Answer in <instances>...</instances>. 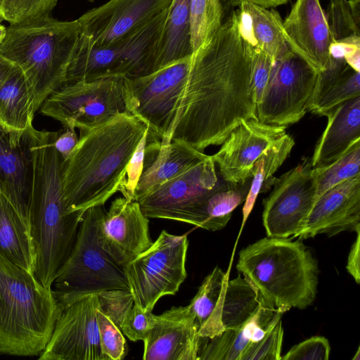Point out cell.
Here are the masks:
<instances>
[{"instance_id": "2", "label": "cell", "mask_w": 360, "mask_h": 360, "mask_svg": "<svg viewBox=\"0 0 360 360\" xmlns=\"http://www.w3.org/2000/svg\"><path fill=\"white\" fill-rule=\"evenodd\" d=\"M31 179L29 228L34 248V275L46 288L68 257L84 212L66 205L63 184L65 160L53 143L57 131L29 129Z\"/></svg>"}, {"instance_id": "15", "label": "cell", "mask_w": 360, "mask_h": 360, "mask_svg": "<svg viewBox=\"0 0 360 360\" xmlns=\"http://www.w3.org/2000/svg\"><path fill=\"white\" fill-rule=\"evenodd\" d=\"M98 293L60 308L40 360H108L103 354L96 317Z\"/></svg>"}, {"instance_id": "4", "label": "cell", "mask_w": 360, "mask_h": 360, "mask_svg": "<svg viewBox=\"0 0 360 360\" xmlns=\"http://www.w3.org/2000/svg\"><path fill=\"white\" fill-rule=\"evenodd\" d=\"M236 269L264 304L283 314L304 309L316 300L318 262L302 240L259 239L239 252Z\"/></svg>"}, {"instance_id": "6", "label": "cell", "mask_w": 360, "mask_h": 360, "mask_svg": "<svg viewBox=\"0 0 360 360\" xmlns=\"http://www.w3.org/2000/svg\"><path fill=\"white\" fill-rule=\"evenodd\" d=\"M60 312L52 288L0 254V354H41Z\"/></svg>"}, {"instance_id": "42", "label": "cell", "mask_w": 360, "mask_h": 360, "mask_svg": "<svg viewBox=\"0 0 360 360\" xmlns=\"http://www.w3.org/2000/svg\"><path fill=\"white\" fill-rule=\"evenodd\" d=\"M328 340L323 336H312L294 345L283 360H327L330 352Z\"/></svg>"}, {"instance_id": "27", "label": "cell", "mask_w": 360, "mask_h": 360, "mask_svg": "<svg viewBox=\"0 0 360 360\" xmlns=\"http://www.w3.org/2000/svg\"><path fill=\"white\" fill-rule=\"evenodd\" d=\"M96 317L103 354L108 360H122L127 353L121 330L124 316L134 305L129 290H112L98 293Z\"/></svg>"}, {"instance_id": "52", "label": "cell", "mask_w": 360, "mask_h": 360, "mask_svg": "<svg viewBox=\"0 0 360 360\" xmlns=\"http://www.w3.org/2000/svg\"><path fill=\"white\" fill-rule=\"evenodd\" d=\"M352 360H360V348L359 347Z\"/></svg>"}, {"instance_id": "49", "label": "cell", "mask_w": 360, "mask_h": 360, "mask_svg": "<svg viewBox=\"0 0 360 360\" xmlns=\"http://www.w3.org/2000/svg\"><path fill=\"white\" fill-rule=\"evenodd\" d=\"M13 63L0 55V84L4 80Z\"/></svg>"}, {"instance_id": "8", "label": "cell", "mask_w": 360, "mask_h": 360, "mask_svg": "<svg viewBox=\"0 0 360 360\" xmlns=\"http://www.w3.org/2000/svg\"><path fill=\"white\" fill-rule=\"evenodd\" d=\"M170 6L146 25L106 47L94 46L80 34L66 83L122 76L131 78L153 72Z\"/></svg>"}, {"instance_id": "47", "label": "cell", "mask_w": 360, "mask_h": 360, "mask_svg": "<svg viewBox=\"0 0 360 360\" xmlns=\"http://www.w3.org/2000/svg\"><path fill=\"white\" fill-rule=\"evenodd\" d=\"M356 239L349 252L346 269L354 281L360 283V229H356Z\"/></svg>"}, {"instance_id": "37", "label": "cell", "mask_w": 360, "mask_h": 360, "mask_svg": "<svg viewBox=\"0 0 360 360\" xmlns=\"http://www.w3.org/2000/svg\"><path fill=\"white\" fill-rule=\"evenodd\" d=\"M360 140L352 143L338 159L332 163L313 168L316 180V200L337 184L360 175Z\"/></svg>"}, {"instance_id": "38", "label": "cell", "mask_w": 360, "mask_h": 360, "mask_svg": "<svg viewBox=\"0 0 360 360\" xmlns=\"http://www.w3.org/2000/svg\"><path fill=\"white\" fill-rule=\"evenodd\" d=\"M58 0H0V21L24 24L51 16Z\"/></svg>"}, {"instance_id": "18", "label": "cell", "mask_w": 360, "mask_h": 360, "mask_svg": "<svg viewBox=\"0 0 360 360\" xmlns=\"http://www.w3.org/2000/svg\"><path fill=\"white\" fill-rule=\"evenodd\" d=\"M285 134V127L263 123L258 120L243 121L231 132L220 149L211 155L221 179L238 184L251 178L258 158Z\"/></svg>"}, {"instance_id": "33", "label": "cell", "mask_w": 360, "mask_h": 360, "mask_svg": "<svg viewBox=\"0 0 360 360\" xmlns=\"http://www.w3.org/2000/svg\"><path fill=\"white\" fill-rule=\"evenodd\" d=\"M295 145L288 134L273 142L258 158L252 170V181L243 207L241 229L248 219L259 193L269 189L274 174L288 157Z\"/></svg>"}, {"instance_id": "24", "label": "cell", "mask_w": 360, "mask_h": 360, "mask_svg": "<svg viewBox=\"0 0 360 360\" xmlns=\"http://www.w3.org/2000/svg\"><path fill=\"white\" fill-rule=\"evenodd\" d=\"M326 127L317 142L311 165H328L360 140V96L349 99L328 112Z\"/></svg>"}, {"instance_id": "43", "label": "cell", "mask_w": 360, "mask_h": 360, "mask_svg": "<svg viewBox=\"0 0 360 360\" xmlns=\"http://www.w3.org/2000/svg\"><path fill=\"white\" fill-rule=\"evenodd\" d=\"M148 131L138 145L126 169L124 177L119 191L125 198L133 200L136 184L141 174Z\"/></svg>"}, {"instance_id": "1", "label": "cell", "mask_w": 360, "mask_h": 360, "mask_svg": "<svg viewBox=\"0 0 360 360\" xmlns=\"http://www.w3.org/2000/svg\"><path fill=\"white\" fill-rule=\"evenodd\" d=\"M249 120H258L252 44L238 9L193 53L169 139L203 152Z\"/></svg>"}, {"instance_id": "51", "label": "cell", "mask_w": 360, "mask_h": 360, "mask_svg": "<svg viewBox=\"0 0 360 360\" xmlns=\"http://www.w3.org/2000/svg\"><path fill=\"white\" fill-rule=\"evenodd\" d=\"M6 35V27L0 21V44L4 41Z\"/></svg>"}, {"instance_id": "36", "label": "cell", "mask_w": 360, "mask_h": 360, "mask_svg": "<svg viewBox=\"0 0 360 360\" xmlns=\"http://www.w3.org/2000/svg\"><path fill=\"white\" fill-rule=\"evenodd\" d=\"M222 0H191L190 22L193 52L204 46L222 25Z\"/></svg>"}, {"instance_id": "9", "label": "cell", "mask_w": 360, "mask_h": 360, "mask_svg": "<svg viewBox=\"0 0 360 360\" xmlns=\"http://www.w3.org/2000/svg\"><path fill=\"white\" fill-rule=\"evenodd\" d=\"M39 111L64 127L79 132L92 129L128 112L124 77L66 83L44 101Z\"/></svg>"}, {"instance_id": "46", "label": "cell", "mask_w": 360, "mask_h": 360, "mask_svg": "<svg viewBox=\"0 0 360 360\" xmlns=\"http://www.w3.org/2000/svg\"><path fill=\"white\" fill-rule=\"evenodd\" d=\"M77 142L78 138L75 129L64 127L63 129L58 131L53 145L65 161L70 157Z\"/></svg>"}, {"instance_id": "29", "label": "cell", "mask_w": 360, "mask_h": 360, "mask_svg": "<svg viewBox=\"0 0 360 360\" xmlns=\"http://www.w3.org/2000/svg\"><path fill=\"white\" fill-rule=\"evenodd\" d=\"M0 254L32 274L36 257L30 228L0 192Z\"/></svg>"}, {"instance_id": "35", "label": "cell", "mask_w": 360, "mask_h": 360, "mask_svg": "<svg viewBox=\"0 0 360 360\" xmlns=\"http://www.w3.org/2000/svg\"><path fill=\"white\" fill-rule=\"evenodd\" d=\"M251 181L252 177L238 184L227 182L214 191L205 202L193 225L210 231L224 228L233 211L245 202Z\"/></svg>"}, {"instance_id": "50", "label": "cell", "mask_w": 360, "mask_h": 360, "mask_svg": "<svg viewBox=\"0 0 360 360\" xmlns=\"http://www.w3.org/2000/svg\"><path fill=\"white\" fill-rule=\"evenodd\" d=\"M347 3L354 20L360 25V0H347Z\"/></svg>"}, {"instance_id": "32", "label": "cell", "mask_w": 360, "mask_h": 360, "mask_svg": "<svg viewBox=\"0 0 360 360\" xmlns=\"http://www.w3.org/2000/svg\"><path fill=\"white\" fill-rule=\"evenodd\" d=\"M238 6L253 44L275 62L289 48L284 39L283 20L279 13L274 8L247 1Z\"/></svg>"}, {"instance_id": "5", "label": "cell", "mask_w": 360, "mask_h": 360, "mask_svg": "<svg viewBox=\"0 0 360 360\" xmlns=\"http://www.w3.org/2000/svg\"><path fill=\"white\" fill-rule=\"evenodd\" d=\"M79 36L77 19L63 21L49 16L6 27L0 55L22 71L32 92L35 112L65 84Z\"/></svg>"}, {"instance_id": "53", "label": "cell", "mask_w": 360, "mask_h": 360, "mask_svg": "<svg viewBox=\"0 0 360 360\" xmlns=\"http://www.w3.org/2000/svg\"><path fill=\"white\" fill-rule=\"evenodd\" d=\"M89 2H94L95 0H87Z\"/></svg>"}, {"instance_id": "41", "label": "cell", "mask_w": 360, "mask_h": 360, "mask_svg": "<svg viewBox=\"0 0 360 360\" xmlns=\"http://www.w3.org/2000/svg\"><path fill=\"white\" fill-rule=\"evenodd\" d=\"M155 316L152 311H145L134 304L124 317L121 330L131 341H143L154 325Z\"/></svg>"}, {"instance_id": "25", "label": "cell", "mask_w": 360, "mask_h": 360, "mask_svg": "<svg viewBox=\"0 0 360 360\" xmlns=\"http://www.w3.org/2000/svg\"><path fill=\"white\" fill-rule=\"evenodd\" d=\"M360 96V74L344 57L330 54L326 68L318 72L308 111L323 116L338 105Z\"/></svg>"}, {"instance_id": "17", "label": "cell", "mask_w": 360, "mask_h": 360, "mask_svg": "<svg viewBox=\"0 0 360 360\" xmlns=\"http://www.w3.org/2000/svg\"><path fill=\"white\" fill-rule=\"evenodd\" d=\"M97 236L101 246L122 267L153 243L149 218L137 201L124 197L114 200L109 210L101 213Z\"/></svg>"}, {"instance_id": "30", "label": "cell", "mask_w": 360, "mask_h": 360, "mask_svg": "<svg viewBox=\"0 0 360 360\" xmlns=\"http://www.w3.org/2000/svg\"><path fill=\"white\" fill-rule=\"evenodd\" d=\"M229 272L216 266L203 280L188 305L201 338H213L224 331L221 314L222 296Z\"/></svg>"}, {"instance_id": "11", "label": "cell", "mask_w": 360, "mask_h": 360, "mask_svg": "<svg viewBox=\"0 0 360 360\" xmlns=\"http://www.w3.org/2000/svg\"><path fill=\"white\" fill-rule=\"evenodd\" d=\"M192 56L146 75L124 77L128 112L145 123L164 143L171 142Z\"/></svg>"}, {"instance_id": "20", "label": "cell", "mask_w": 360, "mask_h": 360, "mask_svg": "<svg viewBox=\"0 0 360 360\" xmlns=\"http://www.w3.org/2000/svg\"><path fill=\"white\" fill-rule=\"evenodd\" d=\"M360 229V175L332 187L314 202L300 240L319 234L334 236L343 231Z\"/></svg>"}, {"instance_id": "12", "label": "cell", "mask_w": 360, "mask_h": 360, "mask_svg": "<svg viewBox=\"0 0 360 360\" xmlns=\"http://www.w3.org/2000/svg\"><path fill=\"white\" fill-rule=\"evenodd\" d=\"M317 75V71L288 48L273 65L257 105L258 120L285 127L300 121L308 111Z\"/></svg>"}, {"instance_id": "23", "label": "cell", "mask_w": 360, "mask_h": 360, "mask_svg": "<svg viewBox=\"0 0 360 360\" xmlns=\"http://www.w3.org/2000/svg\"><path fill=\"white\" fill-rule=\"evenodd\" d=\"M207 155L182 141L164 143L148 128L143 169L135 188L134 200L138 201Z\"/></svg>"}, {"instance_id": "21", "label": "cell", "mask_w": 360, "mask_h": 360, "mask_svg": "<svg viewBox=\"0 0 360 360\" xmlns=\"http://www.w3.org/2000/svg\"><path fill=\"white\" fill-rule=\"evenodd\" d=\"M202 338L188 305L172 307L155 320L143 340L144 360H198Z\"/></svg>"}, {"instance_id": "44", "label": "cell", "mask_w": 360, "mask_h": 360, "mask_svg": "<svg viewBox=\"0 0 360 360\" xmlns=\"http://www.w3.org/2000/svg\"><path fill=\"white\" fill-rule=\"evenodd\" d=\"M251 40V39H250ZM252 56L253 68V82L255 91L257 105L261 101L263 93L269 82L273 65L271 58L259 48L252 40Z\"/></svg>"}, {"instance_id": "31", "label": "cell", "mask_w": 360, "mask_h": 360, "mask_svg": "<svg viewBox=\"0 0 360 360\" xmlns=\"http://www.w3.org/2000/svg\"><path fill=\"white\" fill-rule=\"evenodd\" d=\"M190 4L191 0H172L158 44L153 72L193 55Z\"/></svg>"}, {"instance_id": "34", "label": "cell", "mask_w": 360, "mask_h": 360, "mask_svg": "<svg viewBox=\"0 0 360 360\" xmlns=\"http://www.w3.org/2000/svg\"><path fill=\"white\" fill-rule=\"evenodd\" d=\"M262 304L252 285L240 274L225 284L221 304V321L225 330L243 327Z\"/></svg>"}, {"instance_id": "16", "label": "cell", "mask_w": 360, "mask_h": 360, "mask_svg": "<svg viewBox=\"0 0 360 360\" xmlns=\"http://www.w3.org/2000/svg\"><path fill=\"white\" fill-rule=\"evenodd\" d=\"M172 2V0H110L77 19L80 34L97 47L111 46L146 25Z\"/></svg>"}, {"instance_id": "40", "label": "cell", "mask_w": 360, "mask_h": 360, "mask_svg": "<svg viewBox=\"0 0 360 360\" xmlns=\"http://www.w3.org/2000/svg\"><path fill=\"white\" fill-rule=\"evenodd\" d=\"M326 16L335 41L352 34L359 35L360 25L353 18L347 0H330Z\"/></svg>"}, {"instance_id": "39", "label": "cell", "mask_w": 360, "mask_h": 360, "mask_svg": "<svg viewBox=\"0 0 360 360\" xmlns=\"http://www.w3.org/2000/svg\"><path fill=\"white\" fill-rule=\"evenodd\" d=\"M281 319L261 340L250 343L243 350L240 360H281L283 338Z\"/></svg>"}, {"instance_id": "13", "label": "cell", "mask_w": 360, "mask_h": 360, "mask_svg": "<svg viewBox=\"0 0 360 360\" xmlns=\"http://www.w3.org/2000/svg\"><path fill=\"white\" fill-rule=\"evenodd\" d=\"M227 182L219 179L211 155L152 190L137 202L150 218L193 225L207 198Z\"/></svg>"}, {"instance_id": "7", "label": "cell", "mask_w": 360, "mask_h": 360, "mask_svg": "<svg viewBox=\"0 0 360 360\" xmlns=\"http://www.w3.org/2000/svg\"><path fill=\"white\" fill-rule=\"evenodd\" d=\"M103 205L85 212L74 246L53 283L60 308L91 294L112 290H129L124 268L101 246L97 224Z\"/></svg>"}, {"instance_id": "14", "label": "cell", "mask_w": 360, "mask_h": 360, "mask_svg": "<svg viewBox=\"0 0 360 360\" xmlns=\"http://www.w3.org/2000/svg\"><path fill=\"white\" fill-rule=\"evenodd\" d=\"M263 200L262 222L267 237L295 238L304 228L315 202L316 180L311 161L305 160L279 178Z\"/></svg>"}, {"instance_id": "48", "label": "cell", "mask_w": 360, "mask_h": 360, "mask_svg": "<svg viewBox=\"0 0 360 360\" xmlns=\"http://www.w3.org/2000/svg\"><path fill=\"white\" fill-rule=\"evenodd\" d=\"M290 0H231L233 4L238 6L243 1L250 2L264 8H272L287 4Z\"/></svg>"}, {"instance_id": "3", "label": "cell", "mask_w": 360, "mask_h": 360, "mask_svg": "<svg viewBox=\"0 0 360 360\" xmlns=\"http://www.w3.org/2000/svg\"><path fill=\"white\" fill-rule=\"evenodd\" d=\"M148 127L128 113L79 132L78 142L63 174L68 209L86 212L103 205L122 183L127 167Z\"/></svg>"}, {"instance_id": "19", "label": "cell", "mask_w": 360, "mask_h": 360, "mask_svg": "<svg viewBox=\"0 0 360 360\" xmlns=\"http://www.w3.org/2000/svg\"><path fill=\"white\" fill-rule=\"evenodd\" d=\"M283 32L292 51L316 71L326 68L335 41L319 0H296L283 21Z\"/></svg>"}, {"instance_id": "28", "label": "cell", "mask_w": 360, "mask_h": 360, "mask_svg": "<svg viewBox=\"0 0 360 360\" xmlns=\"http://www.w3.org/2000/svg\"><path fill=\"white\" fill-rule=\"evenodd\" d=\"M35 110L31 88L19 67L13 65L0 84V125L23 132L32 125Z\"/></svg>"}, {"instance_id": "45", "label": "cell", "mask_w": 360, "mask_h": 360, "mask_svg": "<svg viewBox=\"0 0 360 360\" xmlns=\"http://www.w3.org/2000/svg\"><path fill=\"white\" fill-rule=\"evenodd\" d=\"M330 53L344 57L347 64L357 72L360 70V35L352 34L331 46Z\"/></svg>"}, {"instance_id": "10", "label": "cell", "mask_w": 360, "mask_h": 360, "mask_svg": "<svg viewBox=\"0 0 360 360\" xmlns=\"http://www.w3.org/2000/svg\"><path fill=\"white\" fill-rule=\"evenodd\" d=\"M188 248L186 234L163 230L148 249L123 267L135 304L152 311L162 297L179 291L187 276Z\"/></svg>"}, {"instance_id": "26", "label": "cell", "mask_w": 360, "mask_h": 360, "mask_svg": "<svg viewBox=\"0 0 360 360\" xmlns=\"http://www.w3.org/2000/svg\"><path fill=\"white\" fill-rule=\"evenodd\" d=\"M281 316L276 309L262 304L240 328L225 330L211 339L203 338L198 360H240L245 347L250 342L259 341L264 328Z\"/></svg>"}, {"instance_id": "22", "label": "cell", "mask_w": 360, "mask_h": 360, "mask_svg": "<svg viewBox=\"0 0 360 360\" xmlns=\"http://www.w3.org/2000/svg\"><path fill=\"white\" fill-rule=\"evenodd\" d=\"M31 167L29 129L8 131L0 125V192L28 226Z\"/></svg>"}]
</instances>
